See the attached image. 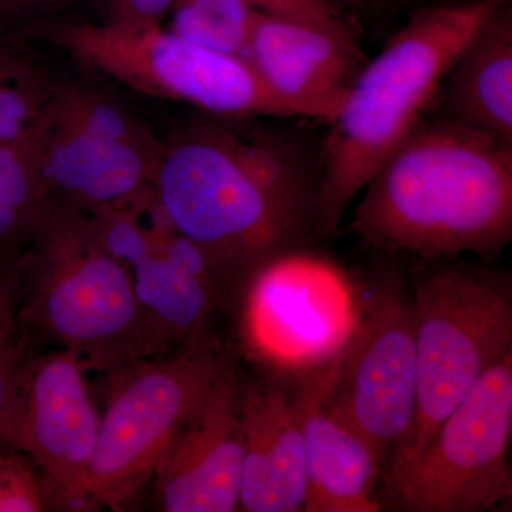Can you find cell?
Masks as SVG:
<instances>
[{
    "label": "cell",
    "mask_w": 512,
    "mask_h": 512,
    "mask_svg": "<svg viewBox=\"0 0 512 512\" xmlns=\"http://www.w3.org/2000/svg\"><path fill=\"white\" fill-rule=\"evenodd\" d=\"M208 114L164 143L153 185L173 227L204 252L229 308L266 259L322 237V158L298 131Z\"/></svg>",
    "instance_id": "6da1fadb"
},
{
    "label": "cell",
    "mask_w": 512,
    "mask_h": 512,
    "mask_svg": "<svg viewBox=\"0 0 512 512\" xmlns=\"http://www.w3.org/2000/svg\"><path fill=\"white\" fill-rule=\"evenodd\" d=\"M350 229L367 247L493 258L512 239V141L424 119L367 181Z\"/></svg>",
    "instance_id": "7a4b0ae2"
},
{
    "label": "cell",
    "mask_w": 512,
    "mask_h": 512,
    "mask_svg": "<svg viewBox=\"0 0 512 512\" xmlns=\"http://www.w3.org/2000/svg\"><path fill=\"white\" fill-rule=\"evenodd\" d=\"M507 0L417 10L357 73L320 146L322 237L333 234L384 158L426 119L447 73Z\"/></svg>",
    "instance_id": "3957f363"
},
{
    "label": "cell",
    "mask_w": 512,
    "mask_h": 512,
    "mask_svg": "<svg viewBox=\"0 0 512 512\" xmlns=\"http://www.w3.org/2000/svg\"><path fill=\"white\" fill-rule=\"evenodd\" d=\"M18 329L57 343L86 369L109 376L171 349L89 212L57 200H50L26 255Z\"/></svg>",
    "instance_id": "277c9868"
},
{
    "label": "cell",
    "mask_w": 512,
    "mask_h": 512,
    "mask_svg": "<svg viewBox=\"0 0 512 512\" xmlns=\"http://www.w3.org/2000/svg\"><path fill=\"white\" fill-rule=\"evenodd\" d=\"M417 352L412 436L387 477L420 453L480 377L512 352L511 276L463 255L410 259Z\"/></svg>",
    "instance_id": "5b68a950"
},
{
    "label": "cell",
    "mask_w": 512,
    "mask_h": 512,
    "mask_svg": "<svg viewBox=\"0 0 512 512\" xmlns=\"http://www.w3.org/2000/svg\"><path fill=\"white\" fill-rule=\"evenodd\" d=\"M366 286L308 247L266 259L232 303L245 355L292 389L335 376L362 322Z\"/></svg>",
    "instance_id": "8992f818"
},
{
    "label": "cell",
    "mask_w": 512,
    "mask_h": 512,
    "mask_svg": "<svg viewBox=\"0 0 512 512\" xmlns=\"http://www.w3.org/2000/svg\"><path fill=\"white\" fill-rule=\"evenodd\" d=\"M235 370L214 343L141 360L110 376L106 412L86 481V507L119 511L153 480L175 433Z\"/></svg>",
    "instance_id": "52a82bcc"
},
{
    "label": "cell",
    "mask_w": 512,
    "mask_h": 512,
    "mask_svg": "<svg viewBox=\"0 0 512 512\" xmlns=\"http://www.w3.org/2000/svg\"><path fill=\"white\" fill-rule=\"evenodd\" d=\"M33 30L147 96L185 101L215 116L291 117L244 57L198 45L161 25L35 23Z\"/></svg>",
    "instance_id": "ba28073f"
},
{
    "label": "cell",
    "mask_w": 512,
    "mask_h": 512,
    "mask_svg": "<svg viewBox=\"0 0 512 512\" xmlns=\"http://www.w3.org/2000/svg\"><path fill=\"white\" fill-rule=\"evenodd\" d=\"M512 352L491 366L420 453L383 481L389 507L481 512L510 500Z\"/></svg>",
    "instance_id": "9c48e42d"
},
{
    "label": "cell",
    "mask_w": 512,
    "mask_h": 512,
    "mask_svg": "<svg viewBox=\"0 0 512 512\" xmlns=\"http://www.w3.org/2000/svg\"><path fill=\"white\" fill-rule=\"evenodd\" d=\"M366 284L362 322L323 403L375 448L384 477L412 436L416 338L402 275L387 271Z\"/></svg>",
    "instance_id": "30bf717a"
},
{
    "label": "cell",
    "mask_w": 512,
    "mask_h": 512,
    "mask_svg": "<svg viewBox=\"0 0 512 512\" xmlns=\"http://www.w3.org/2000/svg\"><path fill=\"white\" fill-rule=\"evenodd\" d=\"M87 212L170 346L212 342L208 330L215 313L229 308L227 293L204 252L173 227L154 185L131 200Z\"/></svg>",
    "instance_id": "8fae6325"
},
{
    "label": "cell",
    "mask_w": 512,
    "mask_h": 512,
    "mask_svg": "<svg viewBox=\"0 0 512 512\" xmlns=\"http://www.w3.org/2000/svg\"><path fill=\"white\" fill-rule=\"evenodd\" d=\"M82 360L67 349L28 357L16 372L3 447L36 468L52 505L86 507V481L101 416Z\"/></svg>",
    "instance_id": "7c38bea8"
},
{
    "label": "cell",
    "mask_w": 512,
    "mask_h": 512,
    "mask_svg": "<svg viewBox=\"0 0 512 512\" xmlns=\"http://www.w3.org/2000/svg\"><path fill=\"white\" fill-rule=\"evenodd\" d=\"M241 56L289 116L326 123L366 63L346 25H312L259 10Z\"/></svg>",
    "instance_id": "4fadbf2b"
},
{
    "label": "cell",
    "mask_w": 512,
    "mask_h": 512,
    "mask_svg": "<svg viewBox=\"0 0 512 512\" xmlns=\"http://www.w3.org/2000/svg\"><path fill=\"white\" fill-rule=\"evenodd\" d=\"M239 393L241 383L235 369L175 433L153 477L161 510H238L244 467Z\"/></svg>",
    "instance_id": "5bb4252c"
},
{
    "label": "cell",
    "mask_w": 512,
    "mask_h": 512,
    "mask_svg": "<svg viewBox=\"0 0 512 512\" xmlns=\"http://www.w3.org/2000/svg\"><path fill=\"white\" fill-rule=\"evenodd\" d=\"M239 410L244 431L239 507L248 512L302 511L306 460L299 394L265 376L241 384Z\"/></svg>",
    "instance_id": "9a60e30c"
},
{
    "label": "cell",
    "mask_w": 512,
    "mask_h": 512,
    "mask_svg": "<svg viewBox=\"0 0 512 512\" xmlns=\"http://www.w3.org/2000/svg\"><path fill=\"white\" fill-rule=\"evenodd\" d=\"M161 157L74 127L47 107L39 121L37 171L50 200L84 211L137 197L153 184Z\"/></svg>",
    "instance_id": "2e32d148"
},
{
    "label": "cell",
    "mask_w": 512,
    "mask_h": 512,
    "mask_svg": "<svg viewBox=\"0 0 512 512\" xmlns=\"http://www.w3.org/2000/svg\"><path fill=\"white\" fill-rule=\"evenodd\" d=\"M332 379L305 384L302 403L305 439V512H377L375 497L383 466L375 448L323 403Z\"/></svg>",
    "instance_id": "e0dca14e"
},
{
    "label": "cell",
    "mask_w": 512,
    "mask_h": 512,
    "mask_svg": "<svg viewBox=\"0 0 512 512\" xmlns=\"http://www.w3.org/2000/svg\"><path fill=\"white\" fill-rule=\"evenodd\" d=\"M447 119L512 141V13L494 10L464 47L437 100Z\"/></svg>",
    "instance_id": "ac0fdd59"
},
{
    "label": "cell",
    "mask_w": 512,
    "mask_h": 512,
    "mask_svg": "<svg viewBox=\"0 0 512 512\" xmlns=\"http://www.w3.org/2000/svg\"><path fill=\"white\" fill-rule=\"evenodd\" d=\"M39 121L26 136L0 144V259L28 255L49 208L37 171Z\"/></svg>",
    "instance_id": "d6986e66"
},
{
    "label": "cell",
    "mask_w": 512,
    "mask_h": 512,
    "mask_svg": "<svg viewBox=\"0 0 512 512\" xmlns=\"http://www.w3.org/2000/svg\"><path fill=\"white\" fill-rule=\"evenodd\" d=\"M57 87L28 50L0 40V144L26 136L42 119Z\"/></svg>",
    "instance_id": "ffe728a7"
},
{
    "label": "cell",
    "mask_w": 512,
    "mask_h": 512,
    "mask_svg": "<svg viewBox=\"0 0 512 512\" xmlns=\"http://www.w3.org/2000/svg\"><path fill=\"white\" fill-rule=\"evenodd\" d=\"M50 109L56 119L94 136L136 147L154 157L163 154L164 143L151 133L150 128L126 107L97 90L59 83Z\"/></svg>",
    "instance_id": "44dd1931"
},
{
    "label": "cell",
    "mask_w": 512,
    "mask_h": 512,
    "mask_svg": "<svg viewBox=\"0 0 512 512\" xmlns=\"http://www.w3.org/2000/svg\"><path fill=\"white\" fill-rule=\"evenodd\" d=\"M255 12L249 0H175L168 30L198 45L241 56Z\"/></svg>",
    "instance_id": "7402d4cb"
},
{
    "label": "cell",
    "mask_w": 512,
    "mask_h": 512,
    "mask_svg": "<svg viewBox=\"0 0 512 512\" xmlns=\"http://www.w3.org/2000/svg\"><path fill=\"white\" fill-rule=\"evenodd\" d=\"M50 507L45 485L28 458L0 448V512H40Z\"/></svg>",
    "instance_id": "603a6c76"
},
{
    "label": "cell",
    "mask_w": 512,
    "mask_h": 512,
    "mask_svg": "<svg viewBox=\"0 0 512 512\" xmlns=\"http://www.w3.org/2000/svg\"><path fill=\"white\" fill-rule=\"evenodd\" d=\"M365 2L366 0H249L259 12L320 26L345 25L338 16V10L356 8Z\"/></svg>",
    "instance_id": "cb8c5ba5"
},
{
    "label": "cell",
    "mask_w": 512,
    "mask_h": 512,
    "mask_svg": "<svg viewBox=\"0 0 512 512\" xmlns=\"http://www.w3.org/2000/svg\"><path fill=\"white\" fill-rule=\"evenodd\" d=\"M26 256L22 259H0V339L16 333Z\"/></svg>",
    "instance_id": "d4e9b609"
},
{
    "label": "cell",
    "mask_w": 512,
    "mask_h": 512,
    "mask_svg": "<svg viewBox=\"0 0 512 512\" xmlns=\"http://www.w3.org/2000/svg\"><path fill=\"white\" fill-rule=\"evenodd\" d=\"M175 0H109L110 22L131 26H160Z\"/></svg>",
    "instance_id": "484cf974"
},
{
    "label": "cell",
    "mask_w": 512,
    "mask_h": 512,
    "mask_svg": "<svg viewBox=\"0 0 512 512\" xmlns=\"http://www.w3.org/2000/svg\"><path fill=\"white\" fill-rule=\"evenodd\" d=\"M15 335L0 339V448L3 447L6 421H8L10 402H12L13 386L23 349Z\"/></svg>",
    "instance_id": "4316f807"
},
{
    "label": "cell",
    "mask_w": 512,
    "mask_h": 512,
    "mask_svg": "<svg viewBox=\"0 0 512 512\" xmlns=\"http://www.w3.org/2000/svg\"><path fill=\"white\" fill-rule=\"evenodd\" d=\"M60 0H0V28L26 22Z\"/></svg>",
    "instance_id": "83f0119b"
}]
</instances>
